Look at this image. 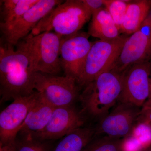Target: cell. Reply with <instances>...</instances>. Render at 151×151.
I'll return each mask as SVG.
<instances>
[{
    "instance_id": "obj_1",
    "label": "cell",
    "mask_w": 151,
    "mask_h": 151,
    "mask_svg": "<svg viewBox=\"0 0 151 151\" xmlns=\"http://www.w3.org/2000/svg\"><path fill=\"white\" fill-rule=\"evenodd\" d=\"M16 49L1 42L0 94L2 102L29 96L35 92L34 72L29 57L19 43Z\"/></svg>"
},
{
    "instance_id": "obj_2",
    "label": "cell",
    "mask_w": 151,
    "mask_h": 151,
    "mask_svg": "<svg viewBox=\"0 0 151 151\" xmlns=\"http://www.w3.org/2000/svg\"><path fill=\"white\" fill-rule=\"evenodd\" d=\"M123 73L106 71L85 86L79 95L81 113L99 121L116 105L122 89Z\"/></svg>"
},
{
    "instance_id": "obj_3",
    "label": "cell",
    "mask_w": 151,
    "mask_h": 151,
    "mask_svg": "<svg viewBox=\"0 0 151 151\" xmlns=\"http://www.w3.org/2000/svg\"><path fill=\"white\" fill-rule=\"evenodd\" d=\"M92 16L82 0H67L52 9L31 33L53 31L63 37L70 36L79 32Z\"/></svg>"
},
{
    "instance_id": "obj_4",
    "label": "cell",
    "mask_w": 151,
    "mask_h": 151,
    "mask_svg": "<svg viewBox=\"0 0 151 151\" xmlns=\"http://www.w3.org/2000/svg\"><path fill=\"white\" fill-rule=\"evenodd\" d=\"M62 39L53 32L36 35L30 33L18 43L27 53L34 72L57 75L62 70L60 55Z\"/></svg>"
},
{
    "instance_id": "obj_5",
    "label": "cell",
    "mask_w": 151,
    "mask_h": 151,
    "mask_svg": "<svg viewBox=\"0 0 151 151\" xmlns=\"http://www.w3.org/2000/svg\"><path fill=\"white\" fill-rule=\"evenodd\" d=\"M128 37L122 35L114 40L93 42L77 80L78 86H85L100 74L111 70Z\"/></svg>"
},
{
    "instance_id": "obj_6",
    "label": "cell",
    "mask_w": 151,
    "mask_h": 151,
    "mask_svg": "<svg viewBox=\"0 0 151 151\" xmlns=\"http://www.w3.org/2000/svg\"><path fill=\"white\" fill-rule=\"evenodd\" d=\"M77 84L75 78L66 76L39 72L33 74L34 89L55 108L73 105L80 95Z\"/></svg>"
},
{
    "instance_id": "obj_7",
    "label": "cell",
    "mask_w": 151,
    "mask_h": 151,
    "mask_svg": "<svg viewBox=\"0 0 151 151\" xmlns=\"http://www.w3.org/2000/svg\"><path fill=\"white\" fill-rule=\"evenodd\" d=\"M151 60V9L137 30L128 36L110 70L123 73L136 63Z\"/></svg>"
},
{
    "instance_id": "obj_8",
    "label": "cell",
    "mask_w": 151,
    "mask_h": 151,
    "mask_svg": "<svg viewBox=\"0 0 151 151\" xmlns=\"http://www.w3.org/2000/svg\"><path fill=\"white\" fill-rule=\"evenodd\" d=\"M122 92L118 103L142 108L150 94L151 61L138 63L123 73Z\"/></svg>"
},
{
    "instance_id": "obj_9",
    "label": "cell",
    "mask_w": 151,
    "mask_h": 151,
    "mask_svg": "<svg viewBox=\"0 0 151 151\" xmlns=\"http://www.w3.org/2000/svg\"><path fill=\"white\" fill-rule=\"evenodd\" d=\"M38 92L15 99L0 114L1 147H15L17 137L28 113L35 103Z\"/></svg>"
},
{
    "instance_id": "obj_10",
    "label": "cell",
    "mask_w": 151,
    "mask_h": 151,
    "mask_svg": "<svg viewBox=\"0 0 151 151\" xmlns=\"http://www.w3.org/2000/svg\"><path fill=\"white\" fill-rule=\"evenodd\" d=\"M63 2L59 0H39L16 21L6 26L0 27L2 43L16 46L54 8Z\"/></svg>"
},
{
    "instance_id": "obj_11",
    "label": "cell",
    "mask_w": 151,
    "mask_h": 151,
    "mask_svg": "<svg viewBox=\"0 0 151 151\" xmlns=\"http://www.w3.org/2000/svg\"><path fill=\"white\" fill-rule=\"evenodd\" d=\"M118 103L114 110L100 120L95 129V135L105 134L119 139L129 136L137 123L142 108L129 103Z\"/></svg>"
},
{
    "instance_id": "obj_12",
    "label": "cell",
    "mask_w": 151,
    "mask_h": 151,
    "mask_svg": "<svg viewBox=\"0 0 151 151\" xmlns=\"http://www.w3.org/2000/svg\"><path fill=\"white\" fill-rule=\"evenodd\" d=\"M88 33L78 32L70 36L63 37L60 61L65 76L75 78L76 81L84 61L93 42L89 40Z\"/></svg>"
},
{
    "instance_id": "obj_13",
    "label": "cell",
    "mask_w": 151,
    "mask_h": 151,
    "mask_svg": "<svg viewBox=\"0 0 151 151\" xmlns=\"http://www.w3.org/2000/svg\"><path fill=\"white\" fill-rule=\"evenodd\" d=\"M83 114L73 105L57 107L42 131L27 137L42 141L57 139L65 137L84 125L85 120Z\"/></svg>"
},
{
    "instance_id": "obj_14",
    "label": "cell",
    "mask_w": 151,
    "mask_h": 151,
    "mask_svg": "<svg viewBox=\"0 0 151 151\" xmlns=\"http://www.w3.org/2000/svg\"><path fill=\"white\" fill-rule=\"evenodd\" d=\"M55 108L38 92L36 101L28 113L18 134L27 137L42 131L48 124Z\"/></svg>"
},
{
    "instance_id": "obj_15",
    "label": "cell",
    "mask_w": 151,
    "mask_h": 151,
    "mask_svg": "<svg viewBox=\"0 0 151 151\" xmlns=\"http://www.w3.org/2000/svg\"><path fill=\"white\" fill-rule=\"evenodd\" d=\"M91 18L87 32L90 36L100 40H112L122 36L121 31L106 9L95 12Z\"/></svg>"
},
{
    "instance_id": "obj_16",
    "label": "cell",
    "mask_w": 151,
    "mask_h": 151,
    "mask_svg": "<svg viewBox=\"0 0 151 151\" xmlns=\"http://www.w3.org/2000/svg\"><path fill=\"white\" fill-rule=\"evenodd\" d=\"M151 9V1H131L128 5L121 33L131 35L137 30L147 16Z\"/></svg>"
},
{
    "instance_id": "obj_17",
    "label": "cell",
    "mask_w": 151,
    "mask_h": 151,
    "mask_svg": "<svg viewBox=\"0 0 151 151\" xmlns=\"http://www.w3.org/2000/svg\"><path fill=\"white\" fill-rule=\"evenodd\" d=\"M95 135V129L78 128L65 135L52 151H81Z\"/></svg>"
},
{
    "instance_id": "obj_18",
    "label": "cell",
    "mask_w": 151,
    "mask_h": 151,
    "mask_svg": "<svg viewBox=\"0 0 151 151\" xmlns=\"http://www.w3.org/2000/svg\"><path fill=\"white\" fill-rule=\"evenodd\" d=\"M39 0H1L0 27L16 21Z\"/></svg>"
},
{
    "instance_id": "obj_19",
    "label": "cell",
    "mask_w": 151,
    "mask_h": 151,
    "mask_svg": "<svg viewBox=\"0 0 151 151\" xmlns=\"http://www.w3.org/2000/svg\"><path fill=\"white\" fill-rule=\"evenodd\" d=\"M124 139L108 136L94 138L81 151H122Z\"/></svg>"
},
{
    "instance_id": "obj_20",
    "label": "cell",
    "mask_w": 151,
    "mask_h": 151,
    "mask_svg": "<svg viewBox=\"0 0 151 151\" xmlns=\"http://www.w3.org/2000/svg\"><path fill=\"white\" fill-rule=\"evenodd\" d=\"M130 1L128 0H105V8L110 14L120 31Z\"/></svg>"
},
{
    "instance_id": "obj_21",
    "label": "cell",
    "mask_w": 151,
    "mask_h": 151,
    "mask_svg": "<svg viewBox=\"0 0 151 151\" xmlns=\"http://www.w3.org/2000/svg\"><path fill=\"white\" fill-rule=\"evenodd\" d=\"M15 148L16 151H50V146L47 141L20 136L17 138Z\"/></svg>"
},
{
    "instance_id": "obj_22",
    "label": "cell",
    "mask_w": 151,
    "mask_h": 151,
    "mask_svg": "<svg viewBox=\"0 0 151 151\" xmlns=\"http://www.w3.org/2000/svg\"><path fill=\"white\" fill-rule=\"evenodd\" d=\"M82 1L92 15L99 10L105 8V0H82Z\"/></svg>"
},
{
    "instance_id": "obj_23",
    "label": "cell",
    "mask_w": 151,
    "mask_h": 151,
    "mask_svg": "<svg viewBox=\"0 0 151 151\" xmlns=\"http://www.w3.org/2000/svg\"><path fill=\"white\" fill-rule=\"evenodd\" d=\"M139 120L145 122L151 128V107L144 105L142 107Z\"/></svg>"
},
{
    "instance_id": "obj_24",
    "label": "cell",
    "mask_w": 151,
    "mask_h": 151,
    "mask_svg": "<svg viewBox=\"0 0 151 151\" xmlns=\"http://www.w3.org/2000/svg\"><path fill=\"white\" fill-rule=\"evenodd\" d=\"M1 151H16L15 147H1Z\"/></svg>"
},
{
    "instance_id": "obj_25",
    "label": "cell",
    "mask_w": 151,
    "mask_h": 151,
    "mask_svg": "<svg viewBox=\"0 0 151 151\" xmlns=\"http://www.w3.org/2000/svg\"><path fill=\"white\" fill-rule=\"evenodd\" d=\"M144 105H147V106H150L151 107V97H150V98L148 99Z\"/></svg>"
},
{
    "instance_id": "obj_26",
    "label": "cell",
    "mask_w": 151,
    "mask_h": 151,
    "mask_svg": "<svg viewBox=\"0 0 151 151\" xmlns=\"http://www.w3.org/2000/svg\"><path fill=\"white\" fill-rule=\"evenodd\" d=\"M142 151H151V145L145 149H144Z\"/></svg>"
},
{
    "instance_id": "obj_27",
    "label": "cell",
    "mask_w": 151,
    "mask_h": 151,
    "mask_svg": "<svg viewBox=\"0 0 151 151\" xmlns=\"http://www.w3.org/2000/svg\"><path fill=\"white\" fill-rule=\"evenodd\" d=\"M150 97H151V85H150V97H149V98H150Z\"/></svg>"
}]
</instances>
